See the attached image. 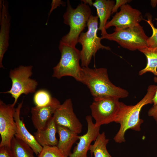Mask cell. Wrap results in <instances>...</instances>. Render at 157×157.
I'll return each mask as SVG.
<instances>
[{"label":"cell","instance_id":"4fadbf2b","mask_svg":"<svg viewBox=\"0 0 157 157\" xmlns=\"http://www.w3.org/2000/svg\"><path fill=\"white\" fill-rule=\"evenodd\" d=\"M60 104L56 99L53 97L51 103L42 107L35 106L31 108V119L37 130L43 129L52 117L56 110Z\"/></svg>","mask_w":157,"mask_h":157},{"label":"cell","instance_id":"d4e9b609","mask_svg":"<svg viewBox=\"0 0 157 157\" xmlns=\"http://www.w3.org/2000/svg\"><path fill=\"white\" fill-rule=\"evenodd\" d=\"M0 157H13L10 147L5 146L0 147Z\"/></svg>","mask_w":157,"mask_h":157},{"label":"cell","instance_id":"6da1fadb","mask_svg":"<svg viewBox=\"0 0 157 157\" xmlns=\"http://www.w3.org/2000/svg\"><path fill=\"white\" fill-rule=\"evenodd\" d=\"M156 88L157 86L154 85H149L145 95L135 105H127L120 102V108L114 122L119 123L120 126L113 138L116 142L120 143L125 142L124 135L128 129L140 131L141 125L144 122L140 118V111L145 106L153 104Z\"/></svg>","mask_w":157,"mask_h":157},{"label":"cell","instance_id":"5b68a950","mask_svg":"<svg viewBox=\"0 0 157 157\" xmlns=\"http://www.w3.org/2000/svg\"><path fill=\"white\" fill-rule=\"evenodd\" d=\"M98 17L91 15L87 22L88 30L80 34L78 42L82 46L80 51L81 67H88L92 56H94L100 49L111 50L110 47L103 45L101 39L98 36Z\"/></svg>","mask_w":157,"mask_h":157},{"label":"cell","instance_id":"603a6c76","mask_svg":"<svg viewBox=\"0 0 157 157\" xmlns=\"http://www.w3.org/2000/svg\"><path fill=\"white\" fill-rule=\"evenodd\" d=\"M38 157H67L58 149L57 146L43 147Z\"/></svg>","mask_w":157,"mask_h":157},{"label":"cell","instance_id":"8fae6325","mask_svg":"<svg viewBox=\"0 0 157 157\" xmlns=\"http://www.w3.org/2000/svg\"><path fill=\"white\" fill-rule=\"evenodd\" d=\"M141 13L138 10L132 8L126 3L120 8V10L116 13L112 19L107 22L106 29L114 26L115 28L124 29L139 24L143 20Z\"/></svg>","mask_w":157,"mask_h":157},{"label":"cell","instance_id":"5bb4252c","mask_svg":"<svg viewBox=\"0 0 157 157\" xmlns=\"http://www.w3.org/2000/svg\"><path fill=\"white\" fill-rule=\"evenodd\" d=\"M0 67L3 68L2 61L9 45L10 18L6 1H0Z\"/></svg>","mask_w":157,"mask_h":157},{"label":"cell","instance_id":"7c38bea8","mask_svg":"<svg viewBox=\"0 0 157 157\" xmlns=\"http://www.w3.org/2000/svg\"><path fill=\"white\" fill-rule=\"evenodd\" d=\"M87 124V131L83 135L78 136L79 141L69 157H88L87 153L91 142L94 141L100 133V126H96L91 115L85 117Z\"/></svg>","mask_w":157,"mask_h":157},{"label":"cell","instance_id":"277c9868","mask_svg":"<svg viewBox=\"0 0 157 157\" xmlns=\"http://www.w3.org/2000/svg\"><path fill=\"white\" fill-rule=\"evenodd\" d=\"M61 53L60 60L53 68L52 76L60 79L65 76H70L81 82L82 67L80 65V51L60 41L58 47Z\"/></svg>","mask_w":157,"mask_h":157},{"label":"cell","instance_id":"e0dca14e","mask_svg":"<svg viewBox=\"0 0 157 157\" xmlns=\"http://www.w3.org/2000/svg\"><path fill=\"white\" fill-rule=\"evenodd\" d=\"M57 126L59 137L57 147L68 157L71 153V150L73 145L78 139V134L66 127Z\"/></svg>","mask_w":157,"mask_h":157},{"label":"cell","instance_id":"484cf974","mask_svg":"<svg viewBox=\"0 0 157 157\" xmlns=\"http://www.w3.org/2000/svg\"><path fill=\"white\" fill-rule=\"evenodd\" d=\"M131 1L129 0H116V3L113 6L112 11V14H113L114 13H117L118 8L119 7H121L122 6L128 3H129Z\"/></svg>","mask_w":157,"mask_h":157},{"label":"cell","instance_id":"7a4b0ae2","mask_svg":"<svg viewBox=\"0 0 157 157\" xmlns=\"http://www.w3.org/2000/svg\"><path fill=\"white\" fill-rule=\"evenodd\" d=\"M81 67V82L87 86L94 98L113 97L119 99L128 96L127 90L110 81L106 68Z\"/></svg>","mask_w":157,"mask_h":157},{"label":"cell","instance_id":"ac0fdd59","mask_svg":"<svg viewBox=\"0 0 157 157\" xmlns=\"http://www.w3.org/2000/svg\"><path fill=\"white\" fill-rule=\"evenodd\" d=\"M115 1L112 0H96L93 6L97 10V16L99 20L98 30L101 32V36L106 35L105 26L110 18Z\"/></svg>","mask_w":157,"mask_h":157},{"label":"cell","instance_id":"f1b7e54d","mask_svg":"<svg viewBox=\"0 0 157 157\" xmlns=\"http://www.w3.org/2000/svg\"><path fill=\"white\" fill-rule=\"evenodd\" d=\"M153 80L155 82L157 83V76H154V78ZM153 106H155L157 104V86L156 93L153 99Z\"/></svg>","mask_w":157,"mask_h":157},{"label":"cell","instance_id":"3957f363","mask_svg":"<svg viewBox=\"0 0 157 157\" xmlns=\"http://www.w3.org/2000/svg\"><path fill=\"white\" fill-rule=\"evenodd\" d=\"M67 8L63 15L64 23L70 27L68 33L60 40L69 46L76 47L81 33L87 26V22L91 14L90 6L82 2L74 8L69 1H67Z\"/></svg>","mask_w":157,"mask_h":157},{"label":"cell","instance_id":"8992f818","mask_svg":"<svg viewBox=\"0 0 157 157\" xmlns=\"http://www.w3.org/2000/svg\"><path fill=\"white\" fill-rule=\"evenodd\" d=\"M114 31L112 33L101 36V38L116 42L124 48L132 51L147 47L149 37L140 24L124 29L115 28Z\"/></svg>","mask_w":157,"mask_h":157},{"label":"cell","instance_id":"d6986e66","mask_svg":"<svg viewBox=\"0 0 157 157\" xmlns=\"http://www.w3.org/2000/svg\"><path fill=\"white\" fill-rule=\"evenodd\" d=\"M146 56L147 63L144 69L139 72V75H142L147 72L152 73L157 76V49L147 47L139 50Z\"/></svg>","mask_w":157,"mask_h":157},{"label":"cell","instance_id":"30bf717a","mask_svg":"<svg viewBox=\"0 0 157 157\" xmlns=\"http://www.w3.org/2000/svg\"><path fill=\"white\" fill-rule=\"evenodd\" d=\"M53 118L57 125L66 127L78 134L82 132V125L74 112L70 99H66L59 105Z\"/></svg>","mask_w":157,"mask_h":157},{"label":"cell","instance_id":"52a82bcc","mask_svg":"<svg viewBox=\"0 0 157 157\" xmlns=\"http://www.w3.org/2000/svg\"><path fill=\"white\" fill-rule=\"evenodd\" d=\"M33 66H20L10 72L9 77L12 85L8 91L2 93H9L14 99L13 104L15 106L19 98L23 94L26 95L35 92L38 85L37 82L30 78L32 73Z\"/></svg>","mask_w":157,"mask_h":157},{"label":"cell","instance_id":"4dcf8cb0","mask_svg":"<svg viewBox=\"0 0 157 157\" xmlns=\"http://www.w3.org/2000/svg\"><path fill=\"white\" fill-rule=\"evenodd\" d=\"M156 19V21H157V22H156V24L157 25V19Z\"/></svg>","mask_w":157,"mask_h":157},{"label":"cell","instance_id":"83f0119b","mask_svg":"<svg viewBox=\"0 0 157 157\" xmlns=\"http://www.w3.org/2000/svg\"><path fill=\"white\" fill-rule=\"evenodd\" d=\"M65 6V3L61 0H53L52 1L51 4V8L49 14H50L52 11L60 5Z\"/></svg>","mask_w":157,"mask_h":157},{"label":"cell","instance_id":"2e32d148","mask_svg":"<svg viewBox=\"0 0 157 157\" xmlns=\"http://www.w3.org/2000/svg\"><path fill=\"white\" fill-rule=\"evenodd\" d=\"M57 126L53 117L42 129L37 130L34 133L35 139L42 147L45 146H57L58 141L56 138Z\"/></svg>","mask_w":157,"mask_h":157},{"label":"cell","instance_id":"4316f807","mask_svg":"<svg viewBox=\"0 0 157 157\" xmlns=\"http://www.w3.org/2000/svg\"><path fill=\"white\" fill-rule=\"evenodd\" d=\"M149 116L153 118L157 124V104L153 106L149 109L148 112Z\"/></svg>","mask_w":157,"mask_h":157},{"label":"cell","instance_id":"9c48e42d","mask_svg":"<svg viewBox=\"0 0 157 157\" xmlns=\"http://www.w3.org/2000/svg\"><path fill=\"white\" fill-rule=\"evenodd\" d=\"M14 106L13 104H7L0 101V147L5 146L10 148L12 139L15 134Z\"/></svg>","mask_w":157,"mask_h":157},{"label":"cell","instance_id":"ffe728a7","mask_svg":"<svg viewBox=\"0 0 157 157\" xmlns=\"http://www.w3.org/2000/svg\"><path fill=\"white\" fill-rule=\"evenodd\" d=\"M10 149L13 157H35L30 146L15 136L12 139Z\"/></svg>","mask_w":157,"mask_h":157},{"label":"cell","instance_id":"7402d4cb","mask_svg":"<svg viewBox=\"0 0 157 157\" xmlns=\"http://www.w3.org/2000/svg\"><path fill=\"white\" fill-rule=\"evenodd\" d=\"M53 97L47 91L40 90L36 92L33 96V101L36 106L42 107L47 106L51 102Z\"/></svg>","mask_w":157,"mask_h":157},{"label":"cell","instance_id":"ba28073f","mask_svg":"<svg viewBox=\"0 0 157 157\" xmlns=\"http://www.w3.org/2000/svg\"><path fill=\"white\" fill-rule=\"evenodd\" d=\"M119 99L113 97L94 98L90 108L96 126L114 122L120 108Z\"/></svg>","mask_w":157,"mask_h":157},{"label":"cell","instance_id":"44dd1931","mask_svg":"<svg viewBox=\"0 0 157 157\" xmlns=\"http://www.w3.org/2000/svg\"><path fill=\"white\" fill-rule=\"evenodd\" d=\"M109 140L107 139L104 132L100 133L93 144H91L89 150L91 156L94 157H112L108 153L106 145Z\"/></svg>","mask_w":157,"mask_h":157},{"label":"cell","instance_id":"cb8c5ba5","mask_svg":"<svg viewBox=\"0 0 157 157\" xmlns=\"http://www.w3.org/2000/svg\"><path fill=\"white\" fill-rule=\"evenodd\" d=\"M147 20H145L150 26L152 31V35L149 37L147 40V47L157 49V28H156L152 22L151 17L148 16Z\"/></svg>","mask_w":157,"mask_h":157},{"label":"cell","instance_id":"f546056e","mask_svg":"<svg viewBox=\"0 0 157 157\" xmlns=\"http://www.w3.org/2000/svg\"><path fill=\"white\" fill-rule=\"evenodd\" d=\"M81 1L90 6H93L94 3L92 0H81Z\"/></svg>","mask_w":157,"mask_h":157},{"label":"cell","instance_id":"9a60e30c","mask_svg":"<svg viewBox=\"0 0 157 157\" xmlns=\"http://www.w3.org/2000/svg\"><path fill=\"white\" fill-rule=\"evenodd\" d=\"M23 101L19 104L15 108L14 119L16 123V130L15 136L27 144L38 155L43 147L37 142L34 136L31 134L25 127L22 119L20 118V112Z\"/></svg>","mask_w":157,"mask_h":157}]
</instances>
